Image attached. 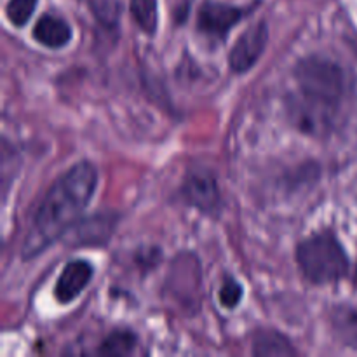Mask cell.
Segmentation results:
<instances>
[{
	"instance_id": "cell-13",
	"label": "cell",
	"mask_w": 357,
	"mask_h": 357,
	"mask_svg": "<svg viewBox=\"0 0 357 357\" xmlns=\"http://www.w3.org/2000/svg\"><path fill=\"white\" fill-rule=\"evenodd\" d=\"M138 347V335L131 330H114L103 338L98 356H129Z\"/></svg>"
},
{
	"instance_id": "cell-19",
	"label": "cell",
	"mask_w": 357,
	"mask_h": 357,
	"mask_svg": "<svg viewBox=\"0 0 357 357\" xmlns=\"http://www.w3.org/2000/svg\"><path fill=\"white\" fill-rule=\"evenodd\" d=\"M354 284L357 286V267H356V274H354Z\"/></svg>"
},
{
	"instance_id": "cell-3",
	"label": "cell",
	"mask_w": 357,
	"mask_h": 357,
	"mask_svg": "<svg viewBox=\"0 0 357 357\" xmlns=\"http://www.w3.org/2000/svg\"><path fill=\"white\" fill-rule=\"evenodd\" d=\"M296 264L303 278L316 286L333 284L347 278L351 258L333 232H317L296 246Z\"/></svg>"
},
{
	"instance_id": "cell-9",
	"label": "cell",
	"mask_w": 357,
	"mask_h": 357,
	"mask_svg": "<svg viewBox=\"0 0 357 357\" xmlns=\"http://www.w3.org/2000/svg\"><path fill=\"white\" fill-rule=\"evenodd\" d=\"M93 275L94 267L87 260L77 258V260L68 261L59 274L58 281H56L54 298L61 305L72 303L89 286V282L93 281Z\"/></svg>"
},
{
	"instance_id": "cell-7",
	"label": "cell",
	"mask_w": 357,
	"mask_h": 357,
	"mask_svg": "<svg viewBox=\"0 0 357 357\" xmlns=\"http://www.w3.org/2000/svg\"><path fill=\"white\" fill-rule=\"evenodd\" d=\"M268 44V24L265 20L257 21L241 33L229 54V65L234 73H246L264 56Z\"/></svg>"
},
{
	"instance_id": "cell-5",
	"label": "cell",
	"mask_w": 357,
	"mask_h": 357,
	"mask_svg": "<svg viewBox=\"0 0 357 357\" xmlns=\"http://www.w3.org/2000/svg\"><path fill=\"white\" fill-rule=\"evenodd\" d=\"M253 13V6L239 7L206 0L197 13V31L215 42H225L236 24Z\"/></svg>"
},
{
	"instance_id": "cell-2",
	"label": "cell",
	"mask_w": 357,
	"mask_h": 357,
	"mask_svg": "<svg viewBox=\"0 0 357 357\" xmlns=\"http://www.w3.org/2000/svg\"><path fill=\"white\" fill-rule=\"evenodd\" d=\"M293 75L298 93L314 103L338 112L349 94V75L344 66L323 54H309L296 63Z\"/></svg>"
},
{
	"instance_id": "cell-4",
	"label": "cell",
	"mask_w": 357,
	"mask_h": 357,
	"mask_svg": "<svg viewBox=\"0 0 357 357\" xmlns=\"http://www.w3.org/2000/svg\"><path fill=\"white\" fill-rule=\"evenodd\" d=\"M286 114H288L289 122L300 132L307 136H316V138H324L333 131L338 112L321 107V105L303 98L298 91H295L286 96Z\"/></svg>"
},
{
	"instance_id": "cell-17",
	"label": "cell",
	"mask_w": 357,
	"mask_h": 357,
	"mask_svg": "<svg viewBox=\"0 0 357 357\" xmlns=\"http://www.w3.org/2000/svg\"><path fill=\"white\" fill-rule=\"evenodd\" d=\"M37 3L38 0H9L6 7V14L14 26L21 28L28 23Z\"/></svg>"
},
{
	"instance_id": "cell-11",
	"label": "cell",
	"mask_w": 357,
	"mask_h": 357,
	"mask_svg": "<svg viewBox=\"0 0 357 357\" xmlns=\"http://www.w3.org/2000/svg\"><path fill=\"white\" fill-rule=\"evenodd\" d=\"M331 326L338 340L357 349V303H340L331 310Z\"/></svg>"
},
{
	"instance_id": "cell-6",
	"label": "cell",
	"mask_w": 357,
	"mask_h": 357,
	"mask_svg": "<svg viewBox=\"0 0 357 357\" xmlns=\"http://www.w3.org/2000/svg\"><path fill=\"white\" fill-rule=\"evenodd\" d=\"M180 197L190 208L208 216H220L223 197L216 176L208 169H194L185 176L180 188Z\"/></svg>"
},
{
	"instance_id": "cell-15",
	"label": "cell",
	"mask_w": 357,
	"mask_h": 357,
	"mask_svg": "<svg viewBox=\"0 0 357 357\" xmlns=\"http://www.w3.org/2000/svg\"><path fill=\"white\" fill-rule=\"evenodd\" d=\"M89 7L98 23L105 28H115L119 24L121 0H89Z\"/></svg>"
},
{
	"instance_id": "cell-8",
	"label": "cell",
	"mask_w": 357,
	"mask_h": 357,
	"mask_svg": "<svg viewBox=\"0 0 357 357\" xmlns=\"http://www.w3.org/2000/svg\"><path fill=\"white\" fill-rule=\"evenodd\" d=\"M119 218L114 213H103V215H94L89 218H80L61 241L73 248L84 246H105L114 236L115 225Z\"/></svg>"
},
{
	"instance_id": "cell-16",
	"label": "cell",
	"mask_w": 357,
	"mask_h": 357,
	"mask_svg": "<svg viewBox=\"0 0 357 357\" xmlns=\"http://www.w3.org/2000/svg\"><path fill=\"white\" fill-rule=\"evenodd\" d=\"M244 296V288L237 279H234L232 275H227L223 279L222 286H220L218 291V300L220 305L225 307V309H236L241 303Z\"/></svg>"
},
{
	"instance_id": "cell-12",
	"label": "cell",
	"mask_w": 357,
	"mask_h": 357,
	"mask_svg": "<svg viewBox=\"0 0 357 357\" xmlns=\"http://www.w3.org/2000/svg\"><path fill=\"white\" fill-rule=\"evenodd\" d=\"M253 356H296L289 338L275 330H258L253 337Z\"/></svg>"
},
{
	"instance_id": "cell-18",
	"label": "cell",
	"mask_w": 357,
	"mask_h": 357,
	"mask_svg": "<svg viewBox=\"0 0 357 357\" xmlns=\"http://www.w3.org/2000/svg\"><path fill=\"white\" fill-rule=\"evenodd\" d=\"M190 7H192V0H185L183 3L180 6V9L176 10V23L178 24H183L187 21L188 13H190Z\"/></svg>"
},
{
	"instance_id": "cell-10",
	"label": "cell",
	"mask_w": 357,
	"mask_h": 357,
	"mask_svg": "<svg viewBox=\"0 0 357 357\" xmlns=\"http://www.w3.org/2000/svg\"><path fill=\"white\" fill-rule=\"evenodd\" d=\"M31 35L40 45L58 51V49L66 47L70 44L73 31L72 26L63 17L54 16V14H44L35 23Z\"/></svg>"
},
{
	"instance_id": "cell-14",
	"label": "cell",
	"mask_w": 357,
	"mask_h": 357,
	"mask_svg": "<svg viewBox=\"0 0 357 357\" xmlns=\"http://www.w3.org/2000/svg\"><path fill=\"white\" fill-rule=\"evenodd\" d=\"M129 10L138 24L139 30L149 37H153L159 28V6L157 0H131L129 2Z\"/></svg>"
},
{
	"instance_id": "cell-1",
	"label": "cell",
	"mask_w": 357,
	"mask_h": 357,
	"mask_svg": "<svg viewBox=\"0 0 357 357\" xmlns=\"http://www.w3.org/2000/svg\"><path fill=\"white\" fill-rule=\"evenodd\" d=\"M96 185L98 171L89 160L77 162L52 183L24 237L21 248L23 260L37 258L79 222L96 192Z\"/></svg>"
}]
</instances>
